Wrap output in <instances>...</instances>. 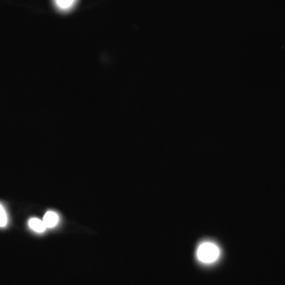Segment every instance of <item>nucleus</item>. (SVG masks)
<instances>
[{
	"mask_svg": "<svg viewBox=\"0 0 285 285\" xmlns=\"http://www.w3.org/2000/svg\"><path fill=\"white\" fill-rule=\"evenodd\" d=\"M8 216L3 206L0 204V227H5L7 225Z\"/></svg>",
	"mask_w": 285,
	"mask_h": 285,
	"instance_id": "5",
	"label": "nucleus"
},
{
	"mask_svg": "<svg viewBox=\"0 0 285 285\" xmlns=\"http://www.w3.org/2000/svg\"><path fill=\"white\" fill-rule=\"evenodd\" d=\"M198 260L209 264L217 260L219 256V250L216 245L209 242L201 243L196 251Z\"/></svg>",
	"mask_w": 285,
	"mask_h": 285,
	"instance_id": "1",
	"label": "nucleus"
},
{
	"mask_svg": "<svg viewBox=\"0 0 285 285\" xmlns=\"http://www.w3.org/2000/svg\"><path fill=\"white\" fill-rule=\"evenodd\" d=\"M29 228L37 233L45 232L47 227L43 220L37 218H31L28 222Z\"/></svg>",
	"mask_w": 285,
	"mask_h": 285,
	"instance_id": "4",
	"label": "nucleus"
},
{
	"mask_svg": "<svg viewBox=\"0 0 285 285\" xmlns=\"http://www.w3.org/2000/svg\"><path fill=\"white\" fill-rule=\"evenodd\" d=\"M55 5L60 11H69L74 7L77 0H53Z\"/></svg>",
	"mask_w": 285,
	"mask_h": 285,
	"instance_id": "3",
	"label": "nucleus"
},
{
	"mask_svg": "<svg viewBox=\"0 0 285 285\" xmlns=\"http://www.w3.org/2000/svg\"><path fill=\"white\" fill-rule=\"evenodd\" d=\"M43 221L45 223L47 228H53L56 227L59 223V216L55 211H47L43 218Z\"/></svg>",
	"mask_w": 285,
	"mask_h": 285,
	"instance_id": "2",
	"label": "nucleus"
}]
</instances>
